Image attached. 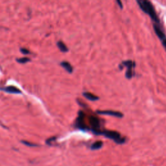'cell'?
I'll use <instances>...</instances> for the list:
<instances>
[{"label": "cell", "instance_id": "cell-10", "mask_svg": "<svg viewBox=\"0 0 166 166\" xmlns=\"http://www.w3.org/2000/svg\"><path fill=\"white\" fill-rule=\"evenodd\" d=\"M3 90H5V92H7L8 93H21V91L15 86H7L6 88H4Z\"/></svg>", "mask_w": 166, "mask_h": 166}, {"label": "cell", "instance_id": "cell-9", "mask_svg": "<svg viewBox=\"0 0 166 166\" xmlns=\"http://www.w3.org/2000/svg\"><path fill=\"white\" fill-rule=\"evenodd\" d=\"M60 65H61L62 67L65 69V70L68 71V73H71L73 71V66H71V64L70 62H68L67 61H63L60 63Z\"/></svg>", "mask_w": 166, "mask_h": 166}, {"label": "cell", "instance_id": "cell-7", "mask_svg": "<svg viewBox=\"0 0 166 166\" xmlns=\"http://www.w3.org/2000/svg\"><path fill=\"white\" fill-rule=\"evenodd\" d=\"M153 29L157 37H158L159 39L161 41H162L166 38V35L164 31H163L161 25L153 24Z\"/></svg>", "mask_w": 166, "mask_h": 166}, {"label": "cell", "instance_id": "cell-16", "mask_svg": "<svg viewBox=\"0 0 166 166\" xmlns=\"http://www.w3.org/2000/svg\"><path fill=\"white\" fill-rule=\"evenodd\" d=\"M162 44L163 47H164V48L165 49V51H166V38L162 41Z\"/></svg>", "mask_w": 166, "mask_h": 166}, {"label": "cell", "instance_id": "cell-5", "mask_svg": "<svg viewBox=\"0 0 166 166\" xmlns=\"http://www.w3.org/2000/svg\"><path fill=\"white\" fill-rule=\"evenodd\" d=\"M86 115L82 110H79L78 112V116L76 118L75 123V125L77 129L81 131H89L88 125L86 123Z\"/></svg>", "mask_w": 166, "mask_h": 166}, {"label": "cell", "instance_id": "cell-15", "mask_svg": "<svg viewBox=\"0 0 166 166\" xmlns=\"http://www.w3.org/2000/svg\"><path fill=\"white\" fill-rule=\"evenodd\" d=\"M20 51L22 52V53H24V54H29V51L27 50V49H26L21 48L20 49Z\"/></svg>", "mask_w": 166, "mask_h": 166}, {"label": "cell", "instance_id": "cell-8", "mask_svg": "<svg viewBox=\"0 0 166 166\" xmlns=\"http://www.w3.org/2000/svg\"><path fill=\"white\" fill-rule=\"evenodd\" d=\"M82 95L84 96L85 98H86L88 100L91 101H98L99 99V98L98 95H94L93 93H90V92H83Z\"/></svg>", "mask_w": 166, "mask_h": 166}, {"label": "cell", "instance_id": "cell-2", "mask_svg": "<svg viewBox=\"0 0 166 166\" xmlns=\"http://www.w3.org/2000/svg\"><path fill=\"white\" fill-rule=\"evenodd\" d=\"M88 129L89 131H92L93 133L95 134L99 135L100 132L102 127V121L98 117L94 115H90L88 117Z\"/></svg>", "mask_w": 166, "mask_h": 166}, {"label": "cell", "instance_id": "cell-12", "mask_svg": "<svg viewBox=\"0 0 166 166\" xmlns=\"http://www.w3.org/2000/svg\"><path fill=\"white\" fill-rule=\"evenodd\" d=\"M103 145V142H101V141H98V142H96L93 143L92 145V148L93 149H97L100 148Z\"/></svg>", "mask_w": 166, "mask_h": 166}, {"label": "cell", "instance_id": "cell-3", "mask_svg": "<svg viewBox=\"0 0 166 166\" xmlns=\"http://www.w3.org/2000/svg\"><path fill=\"white\" fill-rule=\"evenodd\" d=\"M136 66V62L133 60H127L121 62L120 64L119 65V68H120V70H121V69L123 68V67H125L127 68L125 77L127 79H131L134 76V68Z\"/></svg>", "mask_w": 166, "mask_h": 166}, {"label": "cell", "instance_id": "cell-13", "mask_svg": "<svg viewBox=\"0 0 166 166\" xmlns=\"http://www.w3.org/2000/svg\"><path fill=\"white\" fill-rule=\"evenodd\" d=\"M29 60H30V59H29V58L24 57V58H21V59H18L17 61L20 63L24 64V63H26L27 62H29Z\"/></svg>", "mask_w": 166, "mask_h": 166}, {"label": "cell", "instance_id": "cell-11", "mask_svg": "<svg viewBox=\"0 0 166 166\" xmlns=\"http://www.w3.org/2000/svg\"><path fill=\"white\" fill-rule=\"evenodd\" d=\"M57 46H58V48H59L60 50L62 52L66 53V52L68 51V47L66 46V44L62 41H59V42H57Z\"/></svg>", "mask_w": 166, "mask_h": 166}, {"label": "cell", "instance_id": "cell-4", "mask_svg": "<svg viewBox=\"0 0 166 166\" xmlns=\"http://www.w3.org/2000/svg\"><path fill=\"white\" fill-rule=\"evenodd\" d=\"M99 135H103L105 137L112 139L118 143H123L124 142V139L121 136L119 132L114 131H109V130H101Z\"/></svg>", "mask_w": 166, "mask_h": 166}, {"label": "cell", "instance_id": "cell-14", "mask_svg": "<svg viewBox=\"0 0 166 166\" xmlns=\"http://www.w3.org/2000/svg\"><path fill=\"white\" fill-rule=\"evenodd\" d=\"M116 3H117V4L118 5V6L120 7V9H122L123 8L122 1H120V0H117V1H116Z\"/></svg>", "mask_w": 166, "mask_h": 166}, {"label": "cell", "instance_id": "cell-1", "mask_svg": "<svg viewBox=\"0 0 166 166\" xmlns=\"http://www.w3.org/2000/svg\"><path fill=\"white\" fill-rule=\"evenodd\" d=\"M138 6L143 12L147 14L154 22V24L160 25V21L158 16L155 8L151 1L147 0H137Z\"/></svg>", "mask_w": 166, "mask_h": 166}, {"label": "cell", "instance_id": "cell-6", "mask_svg": "<svg viewBox=\"0 0 166 166\" xmlns=\"http://www.w3.org/2000/svg\"><path fill=\"white\" fill-rule=\"evenodd\" d=\"M96 113L100 115H106V116H113V117L118 118H122L123 117V114L120 112L118 111H114V110H97Z\"/></svg>", "mask_w": 166, "mask_h": 166}]
</instances>
